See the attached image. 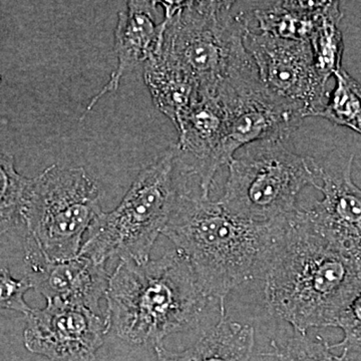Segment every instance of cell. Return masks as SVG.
Here are the masks:
<instances>
[{"label":"cell","instance_id":"cell-13","mask_svg":"<svg viewBox=\"0 0 361 361\" xmlns=\"http://www.w3.org/2000/svg\"><path fill=\"white\" fill-rule=\"evenodd\" d=\"M157 1L132 0L127 2V11L118 13L115 30L118 65L103 89L90 99L80 120H84L104 96L118 90L126 73L141 63L145 65L158 51L164 25L163 21L157 23Z\"/></svg>","mask_w":361,"mask_h":361},{"label":"cell","instance_id":"cell-9","mask_svg":"<svg viewBox=\"0 0 361 361\" xmlns=\"http://www.w3.org/2000/svg\"><path fill=\"white\" fill-rule=\"evenodd\" d=\"M25 316L26 349L49 361H96L111 330L106 314L59 299Z\"/></svg>","mask_w":361,"mask_h":361},{"label":"cell","instance_id":"cell-7","mask_svg":"<svg viewBox=\"0 0 361 361\" xmlns=\"http://www.w3.org/2000/svg\"><path fill=\"white\" fill-rule=\"evenodd\" d=\"M102 213L99 187L84 168L51 165L30 179L23 212L26 238L51 260L75 257Z\"/></svg>","mask_w":361,"mask_h":361},{"label":"cell","instance_id":"cell-18","mask_svg":"<svg viewBox=\"0 0 361 361\" xmlns=\"http://www.w3.org/2000/svg\"><path fill=\"white\" fill-rule=\"evenodd\" d=\"M334 77L336 85L319 116L361 135V85L343 68Z\"/></svg>","mask_w":361,"mask_h":361},{"label":"cell","instance_id":"cell-21","mask_svg":"<svg viewBox=\"0 0 361 361\" xmlns=\"http://www.w3.org/2000/svg\"><path fill=\"white\" fill-rule=\"evenodd\" d=\"M334 327L342 330L343 338L330 348H341L348 353H361V293L341 313Z\"/></svg>","mask_w":361,"mask_h":361},{"label":"cell","instance_id":"cell-10","mask_svg":"<svg viewBox=\"0 0 361 361\" xmlns=\"http://www.w3.org/2000/svg\"><path fill=\"white\" fill-rule=\"evenodd\" d=\"M353 155L337 167H322L316 189L322 199L299 208L305 224L337 250L361 258V189L353 182Z\"/></svg>","mask_w":361,"mask_h":361},{"label":"cell","instance_id":"cell-15","mask_svg":"<svg viewBox=\"0 0 361 361\" xmlns=\"http://www.w3.org/2000/svg\"><path fill=\"white\" fill-rule=\"evenodd\" d=\"M329 1L257 2L252 11L258 32L279 39L310 42Z\"/></svg>","mask_w":361,"mask_h":361},{"label":"cell","instance_id":"cell-20","mask_svg":"<svg viewBox=\"0 0 361 361\" xmlns=\"http://www.w3.org/2000/svg\"><path fill=\"white\" fill-rule=\"evenodd\" d=\"M272 350L264 355L273 356L278 361H355L348 351H342L341 355L332 353L329 342L322 337L311 339L307 334L293 331V336L278 344L271 343Z\"/></svg>","mask_w":361,"mask_h":361},{"label":"cell","instance_id":"cell-5","mask_svg":"<svg viewBox=\"0 0 361 361\" xmlns=\"http://www.w3.org/2000/svg\"><path fill=\"white\" fill-rule=\"evenodd\" d=\"M176 170V149L171 147L142 169L120 205L92 223L80 255L104 264L111 258L149 260L180 192Z\"/></svg>","mask_w":361,"mask_h":361},{"label":"cell","instance_id":"cell-16","mask_svg":"<svg viewBox=\"0 0 361 361\" xmlns=\"http://www.w3.org/2000/svg\"><path fill=\"white\" fill-rule=\"evenodd\" d=\"M144 80L159 111L173 123L202 96L193 80L179 68L153 56L145 63Z\"/></svg>","mask_w":361,"mask_h":361},{"label":"cell","instance_id":"cell-11","mask_svg":"<svg viewBox=\"0 0 361 361\" xmlns=\"http://www.w3.org/2000/svg\"><path fill=\"white\" fill-rule=\"evenodd\" d=\"M225 108L217 94H202L174 123L176 167L183 175L198 178L200 196L209 198L214 177L222 166Z\"/></svg>","mask_w":361,"mask_h":361},{"label":"cell","instance_id":"cell-4","mask_svg":"<svg viewBox=\"0 0 361 361\" xmlns=\"http://www.w3.org/2000/svg\"><path fill=\"white\" fill-rule=\"evenodd\" d=\"M164 30L156 56L191 78L201 94L254 66L244 37L249 26L233 1H157ZM154 54V56H155Z\"/></svg>","mask_w":361,"mask_h":361},{"label":"cell","instance_id":"cell-8","mask_svg":"<svg viewBox=\"0 0 361 361\" xmlns=\"http://www.w3.org/2000/svg\"><path fill=\"white\" fill-rule=\"evenodd\" d=\"M244 42L266 89L305 118L319 116L329 99L310 42L279 39L247 28Z\"/></svg>","mask_w":361,"mask_h":361},{"label":"cell","instance_id":"cell-22","mask_svg":"<svg viewBox=\"0 0 361 361\" xmlns=\"http://www.w3.org/2000/svg\"><path fill=\"white\" fill-rule=\"evenodd\" d=\"M30 288L26 278L16 279L7 268H0V310L18 311L27 315L32 308L25 302V295Z\"/></svg>","mask_w":361,"mask_h":361},{"label":"cell","instance_id":"cell-1","mask_svg":"<svg viewBox=\"0 0 361 361\" xmlns=\"http://www.w3.org/2000/svg\"><path fill=\"white\" fill-rule=\"evenodd\" d=\"M299 209V208H298ZM298 209L287 220L263 275L270 314L293 331L334 327L361 293V258L351 257L320 238Z\"/></svg>","mask_w":361,"mask_h":361},{"label":"cell","instance_id":"cell-12","mask_svg":"<svg viewBox=\"0 0 361 361\" xmlns=\"http://www.w3.org/2000/svg\"><path fill=\"white\" fill-rule=\"evenodd\" d=\"M25 249V278L47 300L59 299L106 314L99 306L110 278L104 263L80 254L66 260H51L28 238Z\"/></svg>","mask_w":361,"mask_h":361},{"label":"cell","instance_id":"cell-19","mask_svg":"<svg viewBox=\"0 0 361 361\" xmlns=\"http://www.w3.org/2000/svg\"><path fill=\"white\" fill-rule=\"evenodd\" d=\"M30 182L16 171L13 157L0 152V237L23 220Z\"/></svg>","mask_w":361,"mask_h":361},{"label":"cell","instance_id":"cell-14","mask_svg":"<svg viewBox=\"0 0 361 361\" xmlns=\"http://www.w3.org/2000/svg\"><path fill=\"white\" fill-rule=\"evenodd\" d=\"M254 343L255 330L252 325L223 315L191 348L171 353L160 345L155 351L157 361H250Z\"/></svg>","mask_w":361,"mask_h":361},{"label":"cell","instance_id":"cell-17","mask_svg":"<svg viewBox=\"0 0 361 361\" xmlns=\"http://www.w3.org/2000/svg\"><path fill=\"white\" fill-rule=\"evenodd\" d=\"M342 18L341 4L329 1L310 39L316 71L325 82L342 68L344 44L339 30Z\"/></svg>","mask_w":361,"mask_h":361},{"label":"cell","instance_id":"cell-2","mask_svg":"<svg viewBox=\"0 0 361 361\" xmlns=\"http://www.w3.org/2000/svg\"><path fill=\"white\" fill-rule=\"evenodd\" d=\"M288 218L256 224L232 215L219 201L180 191L161 234L187 259L204 294L218 303L223 316L230 292L262 279Z\"/></svg>","mask_w":361,"mask_h":361},{"label":"cell","instance_id":"cell-3","mask_svg":"<svg viewBox=\"0 0 361 361\" xmlns=\"http://www.w3.org/2000/svg\"><path fill=\"white\" fill-rule=\"evenodd\" d=\"M104 299L116 336L154 348L166 337L194 327L210 301L177 249L142 263L120 260Z\"/></svg>","mask_w":361,"mask_h":361},{"label":"cell","instance_id":"cell-6","mask_svg":"<svg viewBox=\"0 0 361 361\" xmlns=\"http://www.w3.org/2000/svg\"><path fill=\"white\" fill-rule=\"evenodd\" d=\"M220 204L241 219L268 224L294 214L304 188L319 185L322 167L292 153L283 142L262 140L240 149L228 163Z\"/></svg>","mask_w":361,"mask_h":361}]
</instances>
